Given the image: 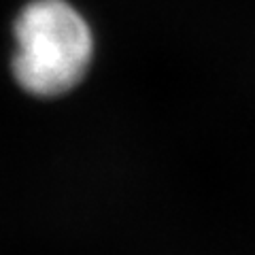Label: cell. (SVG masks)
Masks as SVG:
<instances>
[{"label": "cell", "instance_id": "obj_1", "mask_svg": "<svg viewBox=\"0 0 255 255\" xmlns=\"http://www.w3.org/2000/svg\"><path fill=\"white\" fill-rule=\"evenodd\" d=\"M11 70L17 85L55 98L83 81L94 55L92 30L68 0H30L13 26Z\"/></svg>", "mask_w": 255, "mask_h": 255}]
</instances>
